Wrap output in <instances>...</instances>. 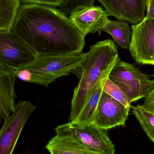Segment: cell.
Listing matches in <instances>:
<instances>
[{
    "mask_svg": "<svg viewBox=\"0 0 154 154\" xmlns=\"http://www.w3.org/2000/svg\"><path fill=\"white\" fill-rule=\"evenodd\" d=\"M130 109L103 91L96 109L94 123L106 130L124 126Z\"/></svg>",
    "mask_w": 154,
    "mask_h": 154,
    "instance_id": "cell-9",
    "label": "cell"
},
{
    "mask_svg": "<svg viewBox=\"0 0 154 154\" xmlns=\"http://www.w3.org/2000/svg\"><path fill=\"white\" fill-rule=\"evenodd\" d=\"M36 108L28 101L16 103L14 111L4 120L0 131V154L13 153L26 122Z\"/></svg>",
    "mask_w": 154,
    "mask_h": 154,
    "instance_id": "cell-7",
    "label": "cell"
},
{
    "mask_svg": "<svg viewBox=\"0 0 154 154\" xmlns=\"http://www.w3.org/2000/svg\"><path fill=\"white\" fill-rule=\"evenodd\" d=\"M25 4H35L46 5L52 7H60L63 0H20Z\"/></svg>",
    "mask_w": 154,
    "mask_h": 154,
    "instance_id": "cell-20",
    "label": "cell"
},
{
    "mask_svg": "<svg viewBox=\"0 0 154 154\" xmlns=\"http://www.w3.org/2000/svg\"><path fill=\"white\" fill-rule=\"evenodd\" d=\"M20 0H0V31L12 30L20 7Z\"/></svg>",
    "mask_w": 154,
    "mask_h": 154,
    "instance_id": "cell-16",
    "label": "cell"
},
{
    "mask_svg": "<svg viewBox=\"0 0 154 154\" xmlns=\"http://www.w3.org/2000/svg\"><path fill=\"white\" fill-rule=\"evenodd\" d=\"M131 29V55L137 63L154 66V20L145 17Z\"/></svg>",
    "mask_w": 154,
    "mask_h": 154,
    "instance_id": "cell-8",
    "label": "cell"
},
{
    "mask_svg": "<svg viewBox=\"0 0 154 154\" xmlns=\"http://www.w3.org/2000/svg\"><path fill=\"white\" fill-rule=\"evenodd\" d=\"M119 58L118 48L111 39L100 41L90 47L85 61L73 72L78 81L74 90L68 122L78 117L95 85L112 69Z\"/></svg>",
    "mask_w": 154,
    "mask_h": 154,
    "instance_id": "cell-2",
    "label": "cell"
},
{
    "mask_svg": "<svg viewBox=\"0 0 154 154\" xmlns=\"http://www.w3.org/2000/svg\"><path fill=\"white\" fill-rule=\"evenodd\" d=\"M131 109L144 132L154 143V114L142 105L131 106Z\"/></svg>",
    "mask_w": 154,
    "mask_h": 154,
    "instance_id": "cell-17",
    "label": "cell"
},
{
    "mask_svg": "<svg viewBox=\"0 0 154 154\" xmlns=\"http://www.w3.org/2000/svg\"><path fill=\"white\" fill-rule=\"evenodd\" d=\"M87 53L83 52L72 54L37 55L34 61L20 69L26 68L31 72V83L47 87L57 78L72 73L85 61Z\"/></svg>",
    "mask_w": 154,
    "mask_h": 154,
    "instance_id": "cell-3",
    "label": "cell"
},
{
    "mask_svg": "<svg viewBox=\"0 0 154 154\" xmlns=\"http://www.w3.org/2000/svg\"><path fill=\"white\" fill-rule=\"evenodd\" d=\"M109 16L135 25L145 17L146 0H98Z\"/></svg>",
    "mask_w": 154,
    "mask_h": 154,
    "instance_id": "cell-11",
    "label": "cell"
},
{
    "mask_svg": "<svg viewBox=\"0 0 154 154\" xmlns=\"http://www.w3.org/2000/svg\"><path fill=\"white\" fill-rule=\"evenodd\" d=\"M16 71L0 69V119L4 120L14 111L17 95L15 83L17 78Z\"/></svg>",
    "mask_w": 154,
    "mask_h": 154,
    "instance_id": "cell-12",
    "label": "cell"
},
{
    "mask_svg": "<svg viewBox=\"0 0 154 154\" xmlns=\"http://www.w3.org/2000/svg\"><path fill=\"white\" fill-rule=\"evenodd\" d=\"M128 98L131 103L145 98L154 87L151 80L138 68L119 58L109 76Z\"/></svg>",
    "mask_w": 154,
    "mask_h": 154,
    "instance_id": "cell-5",
    "label": "cell"
},
{
    "mask_svg": "<svg viewBox=\"0 0 154 154\" xmlns=\"http://www.w3.org/2000/svg\"><path fill=\"white\" fill-rule=\"evenodd\" d=\"M103 91L109 94L126 107H131V104L123 92L111 80L108 78L106 80L103 86Z\"/></svg>",
    "mask_w": 154,
    "mask_h": 154,
    "instance_id": "cell-18",
    "label": "cell"
},
{
    "mask_svg": "<svg viewBox=\"0 0 154 154\" xmlns=\"http://www.w3.org/2000/svg\"><path fill=\"white\" fill-rule=\"evenodd\" d=\"M36 57V54L11 30L0 31V69L17 71Z\"/></svg>",
    "mask_w": 154,
    "mask_h": 154,
    "instance_id": "cell-6",
    "label": "cell"
},
{
    "mask_svg": "<svg viewBox=\"0 0 154 154\" xmlns=\"http://www.w3.org/2000/svg\"><path fill=\"white\" fill-rule=\"evenodd\" d=\"M108 13L99 6L77 9L70 14V19L79 32L85 37L89 33L100 35L109 20Z\"/></svg>",
    "mask_w": 154,
    "mask_h": 154,
    "instance_id": "cell-10",
    "label": "cell"
},
{
    "mask_svg": "<svg viewBox=\"0 0 154 154\" xmlns=\"http://www.w3.org/2000/svg\"><path fill=\"white\" fill-rule=\"evenodd\" d=\"M142 106L154 114V87L145 97Z\"/></svg>",
    "mask_w": 154,
    "mask_h": 154,
    "instance_id": "cell-21",
    "label": "cell"
},
{
    "mask_svg": "<svg viewBox=\"0 0 154 154\" xmlns=\"http://www.w3.org/2000/svg\"><path fill=\"white\" fill-rule=\"evenodd\" d=\"M153 76H154V75H153Z\"/></svg>",
    "mask_w": 154,
    "mask_h": 154,
    "instance_id": "cell-24",
    "label": "cell"
},
{
    "mask_svg": "<svg viewBox=\"0 0 154 154\" xmlns=\"http://www.w3.org/2000/svg\"><path fill=\"white\" fill-rule=\"evenodd\" d=\"M146 15L145 17L154 20V0H146Z\"/></svg>",
    "mask_w": 154,
    "mask_h": 154,
    "instance_id": "cell-23",
    "label": "cell"
},
{
    "mask_svg": "<svg viewBox=\"0 0 154 154\" xmlns=\"http://www.w3.org/2000/svg\"><path fill=\"white\" fill-rule=\"evenodd\" d=\"M11 31L37 55L79 54L85 45V38L69 18L46 5H22Z\"/></svg>",
    "mask_w": 154,
    "mask_h": 154,
    "instance_id": "cell-1",
    "label": "cell"
},
{
    "mask_svg": "<svg viewBox=\"0 0 154 154\" xmlns=\"http://www.w3.org/2000/svg\"><path fill=\"white\" fill-rule=\"evenodd\" d=\"M128 22L121 20H109L103 28V31L110 35L117 44L125 49L129 48L131 36Z\"/></svg>",
    "mask_w": 154,
    "mask_h": 154,
    "instance_id": "cell-15",
    "label": "cell"
},
{
    "mask_svg": "<svg viewBox=\"0 0 154 154\" xmlns=\"http://www.w3.org/2000/svg\"><path fill=\"white\" fill-rule=\"evenodd\" d=\"M107 130L94 123L82 126L73 122L55 128L57 135L77 140L94 154H113L114 145L109 138Z\"/></svg>",
    "mask_w": 154,
    "mask_h": 154,
    "instance_id": "cell-4",
    "label": "cell"
},
{
    "mask_svg": "<svg viewBox=\"0 0 154 154\" xmlns=\"http://www.w3.org/2000/svg\"><path fill=\"white\" fill-rule=\"evenodd\" d=\"M94 0H63L59 10L67 16L77 9L94 6Z\"/></svg>",
    "mask_w": 154,
    "mask_h": 154,
    "instance_id": "cell-19",
    "label": "cell"
},
{
    "mask_svg": "<svg viewBox=\"0 0 154 154\" xmlns=\"http://www.w3.org/2000/svg\"><path fill=\"white\" fill-rule=\"evenodd\" d=\"M45 148L52 154H94L77 140L57 134L48 141Z\"/></svg>",
    "mask_w": 154,
    "mask_h": 154,
    "instance_id": "cell-14",
    "label": "cell"
},
{
    "mask_svg": "<svg viewBox=\"0 0 154 154\" xmlns=\"http://www.w3.org/2000/svg\"><path fill=\"white\" fill-rule=\"evenodd\" d=\"M112 69L107 72L95 85L87 102L78 117L73 121V122L82 126L94 123L96 109L103 91L104 84L109 77Z\"/></svg>",
    "mask_w": 154,
    "mask_h": 154,
    "instance_id": "cell-13",
    "label": "cell"
},
{
    "mask_svg": "<svg viewBox=\"0 0 154 154\" xmlns=\"http://www.w3.org/2000/svg\"><path fill=\"white\" fill-rule=\"evenodd\" d=\"M17 78L27 82H31L32 75L31 72L26 68H21L16 72Z\"/></svg>",
    "mask_w": 154,
    "mask_h": 154,
    "instance_id": "cell-22",
    "label": "cell"
}]
</instances>
